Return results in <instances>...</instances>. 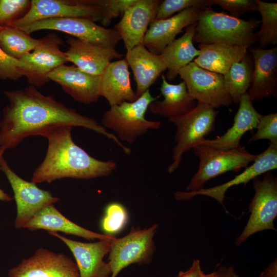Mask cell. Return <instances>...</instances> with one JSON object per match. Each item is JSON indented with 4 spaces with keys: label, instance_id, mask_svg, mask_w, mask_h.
<instances>
[{
    "label": "cell",
    "instance_id": "obj_33",
    "mask_svg": "<svg viewBox=\"0 0 277 277\" xmlns=\"http://www.w3.org/2000/svg\"><path fill=\"white\" fill-rule=\"evenodd\" d=\"M128 214L124 206L118 203L108 204L101 221V227L106 233L111 235L121 231L127 223Z\"/></svg>",
    "mask_w": 277,
    "mask_h": 277
},
{
    "label": "cell",
    "instance_id": "obj_35",
    "mask_svg": "<svg viewBox=\"0 0 277 277\" xmlns=\"http://www.w3.org/2000/svg\"><path fill=\"white\" fill-rule=\"evenodd\" d=\"M208 7L207 0H165L160 3L155 19L169 18L174 14L189 8L205 9Z\"/></svg>",
    "mask_w": 277,
    "mask_h": 277
},
{
    "label": "cell",
    "instance_id": "obj_6",
    "mask_svg": "<svg viewBox=\"0 0 277 277\" xmlns=\"http://www.w3.org/2000/svg\"><path fill=\"white\" fill-rule=\"evenodd\" d=\"M218 113L219 111L212 107L197 103L195 108L187 114L168 120L176 127L173 161L167 167L169 173L178 169L184 153L192 149L205 136L214 130Z\"/></svg>",
    "mask_w": 277,
    "mask_h": 277
},
{
    "label": "cell",
    "instance_id": "obj_8",
    "mask_svg": "<svg viewBox=\"0 0 277 277\" xmlns=\"http://www.w3.org/2000/svg\"><path fill=\"white\" fill-rule=\"evenodd\" d=\"M158 227L153 224L147 228H133L126 235L111 242L108 262L111 270L110 277H116L131 264L151 262L155 249L153 239Z\"/></svg>",
    "mask_w": 277,
    "mask_h": 277
},
{
    "label": "cell",
    "instance_id": "obj_18",
    "mask_svg": "<svg viewBox=\"0 0 277 277\" xmlns=\"http://www.w3.org/2000/svg\"><path fill=\"white\" fill-rule=\"evenodd\" d=\"M203 9L197 7L189 8L169 18L154 19L144 37V45L151 52L160 55L185 28L198 21L200 13Z\"/></svg>",
    "mask_w": 277,
    "mask_h": 277
},
{
    "label": "cell",
    "instance_id": "obj_19",
    "mask_svg": "<svg viewBox=\"0 0 277 277\" xmlns=\"http://www.w3.org/2000/svg\"><path fill=\"white\" fill-rule=\"evenodd\" d=\"M253 60V70L247 94L253 102L277 96V48H249Z\"/></svg>",
    "mask_w": 277,
    "mask_h": 277
},
{
    "label": "cell",
    "instance_id": "obj_23",
    "mask_svg": "<svg viewBox=\"0 0 277 277\" xmlns=\"http://www.w3.org/2000/svg\"><path fill=\"white\" fill-rule=\"evenodd\" d=\"M233 125L224 134L212 140L204 138L197 144L220 150H228L240 147L242 136L247 132L256 129L262 114L255 109L247 93L241 97Z\"/></svg>",
    "mask_w": 277,
    "mask_h": 277
},
{
    "label": "cell",
    "instance_id": "obj_13",
    "mask_svg": "<svg viewBox=\"0 0 277 277\" xmlns=\"http://www.w3.org/2000/svg\"><path fill=\"white\" fill-rule=\"evenodd\" d=\"M9 277H80L76 263L64 253L37 249L8 271Z\"/></svg>",
    "mask_w": 277,
    "mask_h": 277
},
{
    "label": "cell",
    "instance_id": "obj_32",
    "mask_svg": "<svg viewBox=\"0 0 277 277\" xmlns=\"http://www.w3.org/2000/svg\"><path fill=\"white\" fill-rule=\"evenodd\" d=\"M84 4L90 5L100 9L102 26L107 28L113 19L124 14L126 9L136 0H79Z\"/></svg>",
    "mask_w": 277,
    "mask_h": 277
},
{
    "label": "cell",
    "instance_id": "obj_25",
    "mask_svg": "<svg viewBox=\"0 0 277 277\" xmlns=\"http://www.w3.org/2000/svg\"><path fill=\"white\" fill-rule=\"evenodd\" d=\"M23 228L31 231L42 229L48 232L60 231L87 240H109L114 238L113 235L93 232L75 224L63 215L53 204L41 210Z\"/></svg>",
    "mask_w": 277,
    "mask_h": 277
},
{
    "label": "cell",
    "instance_id": "obj_24",
    "mask_svg": "<svg viewBox=\"0 0 277 277\" xmlns=\"http://www.w3.org/2000/svg\"><path fill=\"white\" fill-rule=\"evenodd\" d=\"M125 58L133 74L137 98L149 90L167 68L161 55L151 52L143 44L127 51Z\"/></svg>",
    "mask_w": 277,
    "mask_h": 277
},
{
    "label": "cell",
    "instance_id": "obj_11",
    "mask_svg": "<svg viewBox=\"0 0 277 277\" xmlns=\"http://www.w3.org/2000/svg\"><path fill=\"white\" fill-rule=\"evenodd\" d=\"M190 95L197 103L213 108L230 106L232 100L227 92L222 74L204 69L193 61L182 68L178 73Z\"/></svg>",
    "mask_w": 277,
    "mask_h": 277
},
{
    "label": "cell",
    "instance_id": "obj_44",
    "mask_svg": "<svg viewBox=\"0 0 277 277\" xmlns=\"http://www.w3.org/2000/svg\"><path fill=\"white\" fill-rule=\"evenodd\" d=\"M234 277H239V276L236 272H235L234 274Z\"/></svg>",
    "mask_w": 277,
    "mask_h": 277
},
{
    "label": "cell",
    "instance_id": "obj_21",
    "mask_svg": "<svg viewBox=\"0 0 277 277\" xmlns=\"http://www.w3.org/2000/svg\"><path fill=\"white\" fill-rule=\"evenodd\" d=\"M48 77L76 102L90 104L97 102L100 97L99 75L88 73L74 65H62Z\"/></svg>",
    "mask_w": 277,
    "mask_h": 277
},
{
    "label": "cell",
    "instance_id": "obj_37",
    "mask_svg": "<svg viewBox=\"0 0 277 277\" xmlns=\"http://www.w3.org/2000/svg\"><path fill=\"white\" fill-rule=\"evenodd\" d=\"M207 4L209 7L217 5L236 18L245 13L257 11L255 0H207Z\"/></svg>",
    "mask_w": 277,
    "mask_h": 277
},
{
    "label": "cell",
    "instance_id": "obj_30",
    "mask_svg": "<svg viewBox=\"0 0 277 277\" xmlns=\"http://www.w3.org/2000/svg\"><path fill=\"white\" fill-rule=\"evenodd\" d=\"M38 39L32 37L22 29L12 26L0 28V47L9 56L19 60L33 51Z\"/></svg>",
    "mask_w": 277,
    "mask_h": 277
},
{
    "label": "cell",
    "instance_id": "obj_1",
    "mask_svg": "<svg viewBox=\"0 0 277 277\" xmlns=\"http://www.w3.org/2000/svg\"><path fill=\"white\" fill-rule=\"evenodd\" d=\"M9 103L3 110L0 121V147L12 149L26 137L42 136L50 129L62 126L82 127L102 134L114 141L125 153L130 149L93 118L82 115L45 95L34 86L4 91Z\"/></svg>",
    "mask_w": 277,
    "mask_h": 277
},
{
    "label": "cell",
    "instance_id": "obj_34",
    "mask_svg": "<svg viewBox=\"0 0 277 277\" xmlns=\"http://www.w3.org/2000/svg\"><path fill=\"white\" fill-rule=\"evenodd\" d=\"M30 0H0V27L9 26L29 11Z\"/></svg>",
    "mask_w": 277,
    "mask_h": 277
},
{
    "label": "cell",
    "instance_id": "obj_31",
    "mask_svg": "<svg viewBox=\"0 0 277 277\" xmlns=\"http://www.w3.org/2000/svg\"><path fill=\"white\" fill-rule=\"evenodd\" d=\"M257 11L261 16L262 25L255 33L261 48L277 43V4L255 0Z\"/></svg>",
    "mask_w": 277,
    "mask_h": 277
},
{
    "label": "cell",
    "instance_id": "obj_4",
    "mask_svg": "<svg viewBox=\"0 0 277 277\" xmlns=\"http://www.w3.org/2000/svg\"><path fill=\"white\" fill-rule=\"evenodd\" d=\"M158 97L153 96L148 90L134 102L110 106L103 114L102 126L112 129L120 141L133 144L149 129L161 127L160 121L148 120L145 117L150 104Z\"/></svg>",
    "mask_w": 277,
    "mask_h": 277
},
{
    "label": "cell",
    "instance_id": "obj_3",
    "mask_svg": "<svg viewBox=\"0 0 277 277\" xmlns=\"http://www.w3.org/2000/svg\"><path fill=\"white\" fill-rule=\"evenodd\" d=\"M260 21H245L222 12L211 7L201 10L193 41L203 44H222L249 48L257 42L255 30Z\"/></svg>",
    "mask_w": 277,
    "mask_h": 277
},
{
    "label": "cell",
    "instance_id": "obj_28",
    "mask_svg": "<svg viewBox=\"0 0 277 277\" xmlns=\"http://www.w3.org/2000/svg\"><path fill=\"white\" fill-rule=\"evenodd\" d=\"M197 23L187 27L184 34L168 45L160 54L167 67V80H174L182 68L199 55L200 51L194 47L193 41Z\"/></svg>",
    "mask_w": 277,
    "mask_h": 277
},
{
    "label": "cell",
    "instance_id": "obj_39",
    "mask_svg": "<svg viewBox=\"0 0 277 277\" xmlns=\"http://www.w3.org/2000/svg\"><path fill=\"white\" fill-rule=\"evenodd\" d=\"M204 274L201 268L200 261L199 260H195L187 270L180 271L176 277H203Z\"/></svg>",
    "mask_w": 277,
    "mask_h": 277
},
{
    "label": "cell",
    "instance_id": "obj_43",
    "mask_svg": "<svg viewBox=\"0 0 277 277\" xmlns=\"http://www.w3.org/2000/svg\"><path fill=\"white\" fill-rule=\"evenodd\" d=\"M203 277H217L216 271H215L208 274L205 273Z\"/></svg>",
    "mask_w": 277,
    "mask_h": 277
},
{
    "label": "cell",
    "instance_id": "obj_15",
    "mask_svg": "<svg viewBox=\"0 0 277 277\" xmlns=\"http://www.w3.org/2000/svg\"><path fill=\"white\" fill-rule=\"evenodd\" d=\"M277 168V143H269L268 148L259 154L253 163L240 174L222 184L208 188H202L196 191H176L174 196L177 200L186 201L199 195L210 196L219 202L225 208L223 202L227 190L234 186L244 184L265 173Z\"/></svg>",
    "mask_w": 277,
    "mask_h": 277
},
{
    "label": "cell",
    "instance_id": "obj_10",
    "mask_svg": "<svg viewBox=\"0 0 277 277\" xmlns=\"http://www.w3.org/2000/svg\"><path fill=\"white\" fill-rule=\"evenodd\" d=\"M64 44L56 34L50 33L38 39L34 49L19 60L25 65L20 69L23 76L31 86L40 87L46 84L50 81L49 74L68 62L65 52L60 48Z\"/></svg>",
    "mask_w": 277,
    "mask_h": 277
},
{
    "label": "cell",
    "instance_id": "obj_14",
    "mask_svg": "<svg viewBox=\"0 0 277 277\" xmlns=\"http://www.w3.org/2000/svg\"><path fill=\"white\" fill-rule=\"evenodd\" d=\"M58 17H81L100 22V9L79 0H31L27 13L9 26L22 28L41 20Z\"/></svg>",
    "mask_w": 277,
    "mask_h": 277
},
{
    "label": "cell",
    "instance_id": "obj_20",
    "mask_svg": "<svg viewBox=\"0 0 277 277\" xmlns=\"http://www.w3.org/2000/svg\"><path fill=\"white\" fill-rule=\"evenodd\" d=\"M65 53L68 62L82 71L100 75L114 59H122L124 54L115 48L102 47L73 36H67Z\"/></svg>",
    "mask_w": 277,
    "mask_h": 277
},
{
    "label": "cell",
    "instance_id": "obj_29",
    "mask_svg": "<svg viewBox=\"0 0 277 277\" xmlns=\"http://www.w3.org/2000/svg\"><path fill=\"white\" fill-rule=\"evenodd\" d=\"M253 70V60L248 52L234 63L223 75L226 90L233 103L239 104L241 97L250 87Z\"/></svg>",
    "mask_w": 277,
    "mask_h": 277
},
{
    "label": "cell",
    "instance_id": "obj_2",
    "mask_svg": "<svg viewBox=\"0 0 277 277\" xmlns=\"http://www.w3.org/2000/svg\"><path fill=\"white\" fill-rule=\"evenodd\" d=\"M72 128L59 127L43 134L48 142L47 152L33 172L32 182L50 183L66 177L91 179L108 176L116 168L114 161L97 160L76 145L71 136Z\"/></svg>",
    "mask_w": 277,
    "mask_h": 277
},
{
    "label": "cell",
    "instance_id": "obj_22",
    "mask_svg": "<svg viewBox=\"0 0 277 277\" xmlns=\"http://www.w3.org/2000/svg\"><path fill=\"white\" fill-rule=\"evenodd\" d=\"M128 64L125 58L110 62L99 75L98 93L110 106L137 99L130 78Z\"/></svg>",
    "mask_w": 277,
    "mask_h": 277
},
{
    "label": "cell",
    "instance_id": "obj_42",
    "mask_svg": "<svg viewBox=\"0 0 277 277\" xmlns=\"http://www.w3.org/2000/svg\"><path fill=\"white\" fill-rule=\"evenodd\" d=\"M6 150L4 148L0 147V170H1V163L3 159V155ZM12 200V197L10 196L8 194L4 192L0 188V201L3 202H10Z\"/></svg>",
    "mask_w": 277,
    "mask_h": 277
},
{
    "label": "cell",
    "instance_id": "obj_16",
    "mask_svg": "<svg viewBox=\"0 0 277 277\" xmlns=\"http://www.w3.org/2000/svg\"><path fill=\"white\" fill-rule=\"evenodd\" d=\"M61 240L72 253L80 277H110L111 270L108 263L103 260L110 250L112 239L101 240L94 243H84L69 239L57 232H48Z\"/></svg>",
    "mask_w": 277,
    "mask_h": 277
},
{
    "label": "cell",
    "instance_id": "obj_5",
    "mask_svg": "<svg viewBox=\"0 0 277 277\" xmlns=\"http://www.w3.org/2000/svg\"><path fill=\"white\" fill-rule=\"evenodd\" d=\"M200 160L199 168L186 187L188 191H196L204 188L209 180L229 171L238 172L253 162L259 154L248 152L240 146L228 150H220L201 144L193 148Z\"/></svg>",
    "mask_w": 277,
    "mask_h": 277
},
{
    "label": "cell",
    "instance_id": "obj_36",
    "mask_svg": "<svg viewBox=\"0 0 277 277\" xmlns=\"http://www.w3.org/2000/svg\"><path fill=\"white\" fill-rule=\"evenodd\" d=\"M256 129V132L249 140V143L268 140L270 143H277V113L261 115Z\"/></svg>",
    "mask_w": 277,
    "mask_h": 277
},
{
    "label": "cell",
    "instance_id": "obj_27",
    "mask_svg": "<svg viewBox=\"0 0 277 277\" xmlns=\"http://www.w3.org/2000/svg\"><path fill=\"white\" fill-rule=\"evenodd\" d=\"M200 53L193 62L199 67L222 75L247 53L248 49L222 44H200Z\"/></svg>",
    "mask_w": 277,
    "mask_h": 277
},
{
    "label": "cell",
    "instance_id": "obj_7",
    "mask_svg": "<svg viewBox=\"0 0 277 277\" xmlns=\"http://www.w3.org/2000/svg\"><path fill=\"white\" fill-rule=\"evenodd\" d=\"M263 175L262 179L256 177L252 180L254 194L249 206L250 215L243 231L236 238L237 246L258 232L276 231L274 221L277 216V179L270 171Z\"/></svg>",
    "mask_w": 277,
    "mask_h": 277
},
{
    "label": "cell",
    "instance_id": "obj_12",
    "mask_svg": "<svg viewBox=\"0 0 277 277\" xmlns=\"http://www.w3.org/2000/svg\"><path fill=\"white\" fill-rule=\"evenodd\" d=\"M1 170L7 178L12 189L17 208L15 228H23L36 214L47 206L60 201L49 191L38 188L36 184L19 177L9 167L3 157Z\"/></svg>",
    "mask_w": 277,
    "mask_h": 277
},
{
    "label": "cell",
    "instance_id": "obj_41",
    "mask_svg": "<svg viewBox=\"0 0 277 277\" xmlns=\"http://www.w3.org/2000/svg\"><path fill=\"white\" fill-rule=\"evenodd\" d=\"M216 271L217 277H234V274L235 272L233 267L232 266H221Z\"/></svg>",
    "mask_w": 277,
    "mask_h": 277
},
{
    "label": "cell",
    "instance_id": "obj_38",
    "mask_svg": "<svg viewBox=\"0 0 277 277\" xmlns=\"http://www.w3.org/2000/svg\"><path fill=\"white\" fill-rule=\"evenodd\" d=\"M25 67V65L23 62L9 56L3 51L0 47L1 80H18L23 76L20 69Z\"/></svg>",
    "mask_w": 277,
    "mask_h": 277
},
{
    "label": "cell",
    "instance_id": "obj_17",
    "mask_svg": "<svg viewBox=\"0 0 277 277\" xmlns=\"http://www.w3.org/2000/svg\"><path fill=\"white\" fill-rule=\"evenodd\" d=\"M160 0H136L128 7L114 29L123 40L127 51L143 44L150 23L155 19Z\"/></svg>",
    "mask_w": 277,
    "mask_h": 277
},
{
    "label": "cell",
    "instance_id": "obj_9",
    "mask_svg": "<svg viewBox=\"0 0 277 277\" xmlns=\"http://www.w3.org/2000/svg\"><path fill=\"white\" fill-rule=\"evenodd\" d=\"M19 29L30 35L42 30L58 31L79 39L110 48H115L121 40L120 35L114 28H105L85 18H49L34 22Z\"/></svg>",
    "mask_w": 277,
    "mask_h": 277
},
{
    "label": "cell",
    "instance_id": "obj_26",
    "mask_svg": "<svg viewBox=\"0 0 277 277\" xmlns=\"http://www.w3.org/2000/svg\"><path fill=\"white\" fill-rule=\"evenodd\" d=\"M160 90L163 100L152 102L149 108L152 113L168 120L187 114L197 104V102L189 94L184 82L172 84L162 74Z\"/></svg>",
    "mask_w": 277,
    "mask_h": 277
},
{
    "label": "cell",
    "instance_id": "obj_40",
    "mask_svg": "<svg viewBox=\"0 0 277 277\" xmlns=\"http://www.w3.org/2000/svg\"><path fill=\"white\" fill-rule=\"evenodd\" d=\"M260 277H277L276 258L261 272Z\"/></svg>",
    "mask_w": 277,
    "mask_h": 277
}]
</instances>
